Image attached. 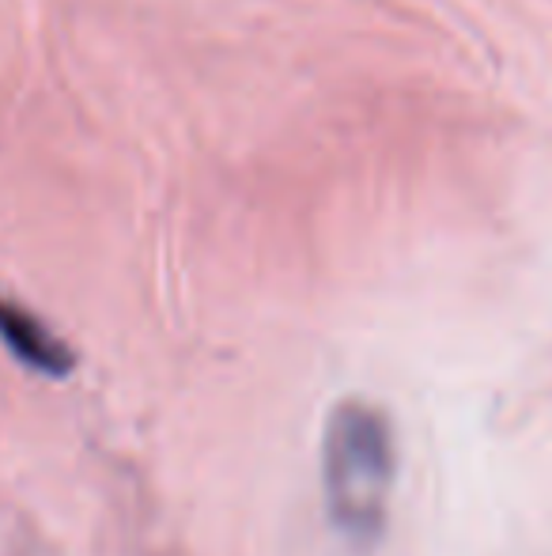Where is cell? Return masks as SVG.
Masks as SVG:
<instances>
[{"mask_svg": "<svg viewBox=\"0 0 552 556\" xmlns=\"http://www.w3.org/2000/svg\"><path fill=\"white\" fill-rule=\"evenodd\" d=\"M398 484V435L383 405L341 397L322 432V496L330 522L348 545L383 542Z\"/></svg>", "mask_w": 552, "mask_h": 556, "instance_id": "6da1fadb", "label": "cell"}, {"mask_svg": "<svg viewBox=\"0 0 552 556\" xmlns=\"http://www.w3.org/2000/svg\"><path fill=\"white\" fill-rule=\"evenodd\" d=\"M0 341L8 344L15 359L35 367L38 375L61 379V375L73 371V352L61 344V337H53L30 311L15 307L4 295H0Z\"/></svg>", "mask_w": 552, "mask_h": 556, "instance_id": "7a4b0ae2", "label": "cell"}]
</instances>
